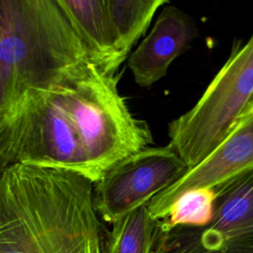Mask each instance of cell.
I'll return each instance as SVG.
<instances>
[{
    "label": "cell",
    "mask_w": 253,
    "mask_h": 253,
    "mask_svg": "<svg viewBox=\"0 0 253 253\" xmlns=\"http://www.w3.org/2000/svg\"><path fill=\"white\" fill-rule=\"evenodd\" d=\"M94 184L59 168L16 163L0 170V253H107L110 230Z\"/></svg>",
    "instance_id": "1"
},
{
    "label": "cell",
    "mask_w": 253,
    "mask_h": 253,
    "mask_svg": "<svg viewBox=\"0 0 253 253\" xmlns=\"http://www.w3.org/2000/svg\"><path fill=\"white\" fill-rule=\"evenodd\" d=\"M119 52L126 59L165 0H106Z\"/></svg>",
    "instance_id": "9"
},
{
    "label": "cell",
    "mask_w": 253,
    "mask_h": 253,
    "mask_svg": "<svg viewBox=\"0 0 253 253\" xmlns=\"http://www.w3.org/2000/svg\"><path fill=\"white\" fill-rule=\"evenodd\" d=\"M88 62L59 0H0V111Z\"/></svg>",
    "instance_id": "2"
},
{
    "label": "cell",
    "mask_w": 253,
    "mask_h": 253,
    "mask_svg": "<svg viewBox=\"0 0 253 253\" xmlns=\"http://www.w3.org/2000/svg\"><path fill=\"white\" fill-rule=\"evenodd\" d=\"M84 42L90 60L102 71L117 74L126 60L119 52L106 0H59Z\"/></svg>",
    "instance_id": "8"
},
{
    "label": "cell",
    "mask_w": 253,
    "mask_h": 253,
    "mask_svg": "<svg viewBox=\"0 0 253 253\" xmlns=\"http://www.w3.org/2000/svg\"><path fill=\"white\" fill-rule=\"evenodd\" d=\"M213 190L211 221L169 229L157 221L151 253H253V167Z\"/></svg>",
    "instance_id": "4"
},
{
    "label": "cell",
    "mask_w": 253,
    "mask_h": 253,
    "mask_svg": "<svg viewBox=\"0 0 253 253\" xmlns=\"http://www.w3.org/2000/svg\"><path fill=\"white\" fill-rule=\"evenodd\" d=\"M253 167V104L237 120L223 140L201 162L147 204L150 215L162 219L171 204L184 192L214 188Z\"/></svg>",
    "instance_id": "6"
},
{
    "label": "cell",
    "mask_w": 253,
    "mask_h": 253,
    "mask_svg": "<svg viewBox=\"0 0 253 253\" xmlns=\"http://www.w3.org/2000/svg\"><path fill=\"white\" fill-rule=\"evenodd\" d=\"M253 104V32L236 41L228 59L197 103L169 124V146L188 169L206 158Z\"/></svg>",
    "instance_id": "3"
},
{
    "label": "cell",
    "mask_w": 253,
    "mask_h": 253,
    "mask_svg": "<svg viewBox=\"0 0 253 253\" xmlns=\"http://www.w3.org/2000/svg\"><path fill=\"white\" fill-rule=\"evenodd\" d=\"M187 170L169 145L145 147L118 162L94 184L96 211L102 220L113 223L148 204Z\"/></svg>",
    "instance_id": "5"
},
{
    "label": "cell",
    "mask_w": 253,
    "mask_h": 253,
    "mask_svg": "<svg viewBox=\"0 0 253 253\" xmlns=\"http://www.w3.org/2000/svg\"><path fill=\"white\" fill-rule=\"evenodd\" d=\"M157 221L147 204L123 215L112 223L107 253H151Z\"/></svg>",
    "instance_id": "10"
},
{
    "label": "cell",
    "mask_w": 253,
    "mask_h": 253,
    "mask_svg": "<svg viewBox=\"0 0 253 253\" xmlns=\"http://www.w3.org/2000/svg\"><path fill=\"white\" fill-rule=\"evenodd\" d=\"M197 34L195 22L189 15L174 6L163 7L151 31L129 55L128 68L135 83L149 87L163 78Z\"/></svg>",
    "instance_id": "7"
},
{
    "label": "cell",
    "mask_w": 253,
    "mask_h": 253,
    "mask_svg": "<svg viewBox=\"0 0 253 253\" xmlns=\"http://www.w3.org/2000/svg\"><path fill=\"white\" fill-rule=\"evenodd\" d=\"M215 192L213 188L192 189L181 194L158 220L162 228L204 227L213 216Z\"/></svg>",
    "instance_id": "11"
}]
</instances>
